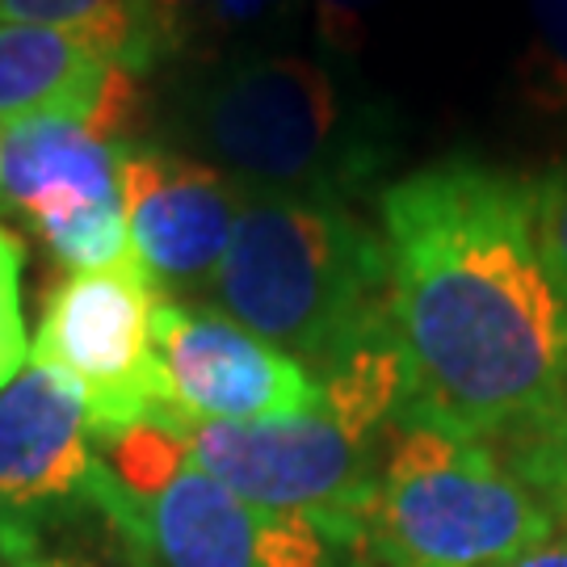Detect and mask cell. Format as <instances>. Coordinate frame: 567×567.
Listing matches in <instances>:
<instances>
[{
  "label": "cell",
  "mask_w": 567,
  "mask_h": 567,
  "mask_svg": "<svg viewBox=\"0 0 567 567\" xmlns=\"http://www.w3.org/2000/svg\"><path fill=\"white\" fill-rule=\"evenodd\" d=\"M404 425L505 442L567 391V295L538 240L534 182L442 161L379 203Z\"/></svg>",
  "instance_id": "1"
},
{
  "label": "cell",
  "mask_w": 567,
  "mask_h": 567,
  "mask_svg": "<svg viewBox=\"0 0 567 567\" xmlns=\"http://www.w3.org/2000/svg\"><path fill=\"white\" fill-rule=\"evenodd\" d=\"M210 299L303 370L311 365L320 383L395 341L386 240L337 198L244 189Z\"/></svg>",
  "instance_id": "2"
},
{
  "label": "cell",
  "mask_w": 567,
  "mask_h": 567,
  "mask_svg": "<svg viewBox=\"0 0 567 567\" xmlns=\"http://www.w3.org/2000/svg\"><path fill=\"white\" fill-rule=\"evenodd\" d=\"M177 135L248 194L337 198L383 173L386 131L311 60L265 55L206 72L182 93Z\"/></svg>",
  "instance_id": "3"
},
{
  "label": "cell",
  "mask_w": 567,
  "mask_h": 567,
  "mask_svg": "<svg viewBox=\"0 0 567 567\" xmlns=\"http://www.w3.org/2000/svg\"><path fill=\"white\" fill-rule=\"evenodd\" d=\"M555 529L492 446L408 425L379 475L370 547L386 567H501Z\"/></svg>",
  "instance_id": "4"
},
{
  "label": "cell",
  "mask_w": 567,
  "mask_h": 567,
  "mask_svg": "<svg viewBox=\"0 0 567 567\" xmlns=\"http://www.w3.org/2000/svg\"><path fill=\"white\" fill-rule=\"evenodd\" d=\"M93 508L143 567H365L374 555L365 526L248 505L189 454L140 492L114 484L97 458Z\"/></svg>",
  "instance_id": "5"
},
{
  "label": "cell",
  "mask_w": 567,
  "mask_h": 567,
  "mask_svg": "<svg viewBox=\"0 0 567 567\" xmlns=\"http://www.w3.org/2000/svg\"><path fill=\"white\" fill-rule=\"evenodd\" d=\"M161 286L135 248L122 261L68 274L39 320L30 362L55 370L81 395L93 442L156 421L173 408L152 344V311Z\"/></svg>",
  "instance_id": "6"
},
{
  "label": "cell",
  "mask_w": 567,
  "mask_h": 567,
  "mask_svg": "<svg viewBox=\"0 0 567 567\" xmlns=\"http://www.w3.org/2000/svg\"><path fill=\"white\" fill-rule=\"evenodd\" d=\"M156 425L173 429L185 454L248 505L370 529L379 475L362 442H353L328 408L274 421H203L168 408Z\"/></svg>",
  "instance_id": "7"
},
{
  "label": "cell",
  "mask_w": 567,
  "mask_h": 567,
  "mask_svg": "<svg viewBox=\"0 0 567 567\" xmlns=\"http://www.w3.org/2000/svg\"><path fill=\"white\" fill-rule=\"evenodd\" d=\"M131 143L93 135L81 118H25L0 152V203L21 210L68 274H89L131 252L122 156Z\"/></svg>",
  "instance_id": "8"
},
{
  "label": "cell",
  "mask_w": 567,
  "mask_h": 567,
  "mask_svg": "<svg viewBox=\"0 0 567 567\" xmlns=\"http://www.w3.org/2000/svg\"><path fill=\"white\" fill-rule=\"evenodd\" d=\"M152 344L173 408L189 416L274 421L324 408L320 379L219 307H189L161 295L152 311Z\"/></svg>",
  "instance_id": "9"
},
{
  "label": "cell",
  "mask_w": 567,
  "mask_h": 567,
  "mask_svg": "<svg viewBox=\"0 0 567 567\" xmlns=\"http://www.w3.org/2000/svg\"><path fill=\"white\" fill-rule=\"evenodd\" d=\"M122 198L131 248L161 295L210 290L240 219V185L173 147L131 143L122 156Z\"/></svg>",
  "instance_id": "10"
},
{
  "label": "cell",
  "mask_w": 567,
  "mask_h": 567,
  "mask_svg": "<svg viewBox=\"0 0 567 567\" xmlns=\"http://www.w3.org/2000/svg\"><path fill=\"white\" fill-rule=\"evenodd\" d=\"M93 433L81 395L30 362L0 386V529H34L72 505H93Z\"/></svg>",
  "instance_id": "11"
},
{
  "label": "cell",
  "mask_w": 567,
  "mask_h": 567,
  "mask_svg": "<svg viewBox=\"0 0 567 567\" xmlns=\"http://www.w3.org/2000/svg\"><path fill=\"white\" fill-rule=\"evenodd\" d=\"M105 63L89 42L51 25H0V122L81 118L102 102Z\"/></svg>",
  "instance_id": "12"
},
{
  "label": "cell",
  "mask_w": 567,
  "mask_h": 567,
  "mask_svg": "<svg viewBox=\"0 0 567 567\" xmlns=\"http://www.w3.org/2000/svg\"><path fill=\"white\" fill-rule=\"evenodd\" d=\"M0 25L63 30L131 76L161 68L185 47L168 0H0Z\"/></svg>",
  "instance_id": "13"
},
{
  "label": "cell",
  "mask_w": 567,
  "mask_h": 567,
  "mask_svg": "<svg viewBox=\"0 0 567 567\" xmlns=\"http://www.w3.org/2000/svg\"><path fill=\"white\" fill-rule=\"evenodd\" d=\"M508 471L550 508L555 526L567 529V391L534 425L501 442Z\"/></svg>",
  "instance_id": "14"
},
{
  "label": "cell",
  "mask_w": 567,
  "mask_h": 567,
  "mask_svg": "<svg viewBox=\"0 0 567 567\" xmlns=\"http://www.w3.org/2000/svg\"><path fill=\"white\" fill-rule=\"evenodd\" d=\"M517 89L538 114L567 118V0H529V47Z\"/></svg>",
  "instance_id": "15"
},
{
  "label": "cell",
  "mask_w": 567,
  "mask_h": 567,
  "mask_svg": "<svg viewBox=\"0 0 567 567\" xmlns=\"http://www.w3.org/2000/svg\"><path fill=\"white\" fill-rule=\"evenodd\" d=\"M21 240L0 224V386H9L25 365V328H21Z\"/></svg>",
  "instance_id": "16"
},
{
  "label": "cell",
  "mask_w": 567,
  "mask_h": 567,
  "mask_svg": "<svg viewBox=\"0 0 567 567\" xmlns=\"http://www.w3.org/2000/svg\"><path fill=\"white\" fill-rule=\"evenodd\" d=\"M534 203H538V240L550 274L567 295V161L555 164L543 182H534Z\"/></svg>",
  "instance_id": "17"
},
{
  "label": "cell",
  "mask_w": 567,
  "mask_h": 567,
  "mask_svg": "<svg viewBox=\"0 0 567 567\" xmlns=\"http://www.w3.org/2000/svg\"><path fill=\"white\" fill-rule=\"evenodd\" d=\"M379 0H316V30L332 51H358L365 39V13Z\"/></svg>",
  "instance_id": "18"
},
{
  "label": "cell",
  "mask_w": 567,
  "mask_h": 567,
  "mask_svg": "<svg viewBox=\"0 0 567 567\" xmlns=\"http://www.w3.org/2000/svg\"><path fill=\"white\" fill-rule=\"evenodd\" d=\"M278 0H206L198 9V18L189 25V34H210V30H236V25H248L257 21Z\"/></svg>",
  "instance_id": "19"
},
{
  "label": "cell",
  "mask_w": 567,
  "mask_h": 567,
  "mask_svg": "<svg viewBox=\"0 0 567 567\" xmlns=\"http://www.w3.org/2000/svg\"><path fill=\"white\" fill-rule=\"evenodd\" d=\"M0 567H89L81 559L42 555L39 534L30 529H0Z\"/></svg>",
  "instance_id": "20"
},
{
  "label": "cell",
  "mask_w": 567,
  "mask_h": 567,
  "mask_svg": "<svg viewBox=\"0 0 567 567\" xmlns=\"http://www.w3.org/2000/svg\"><path fill=\"white\" fill-rule=\"evenodd\" d=\"M501 567H567V529H555L550 538L534 543L529 550H522L517 559H508Z\"/></svg>",
  "instance_id": "21"
},
{
  "label": "cell",
  "mask_w": 567,
  "mask_h": 567,
  "mask_svg": "<svg viewBox=\"0 0 567 567\" xmlns=\"http://www.w3.org/2000/svg\"><path fill=\"white\" fill-rule=\"evenodd\" d=\"M206 0H168V9H173V18L182 25V39H189V25L198 18V9H203Z\"/></svg>",
  "instance_id": "22"
},
{
  "label": "cell",
  "mask_w": 567,
  "mask_h": 567,
  "mask_svg": "<svg viewBox=\"0 0 567 567\" xmlns=\"http://www.w3.org/2000/svg\"><path fill=\"white\" fill-rule=\"evenodd\" d=\"M0 152H4V143H0Z\"/></svg>",
  "instance_id": "23"
}]
</instances>
